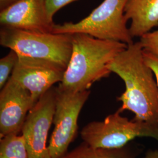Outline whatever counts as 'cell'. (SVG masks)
<instances>
[{
    "label": "cell",
    "mask_w": 158,
    "mask_h": 158,
    "mask_svg": "<svg viewBox=\"0 0 158 158\" xmlns=\"http://www.w3.org/2000/svg\"><path fill=\"white\" fill-rule=\"evenodd\" d=\"M124 83L125 91L117 100L121 113L130 111L135 120L158 127V85L152 70L145 62L140 42L128 45L108 65Z\"/></svg>",
    "instance_id": "1"
},
{
    "label": "cell",
    "mask_w": 158,
    "mask_h": 158,
    "mask_svg": "<svg viewBox=\"0 0 158 158\" xmlns=\"http://www.w3.org/2000/svg\"><path fill=\"white\" fill-rule=\"evenodd\" d=\"M72 35V51L59 87L72 91L89 90L94 83L108 77V65L128 45L98 39L87 34Z\"/></svg>",
    "instance_id": "2"
},
{
    "label": "cell",
    "mask_w": 158,
    "mask_h": 158,
    "mask_svg": "<svg viewBox=\"0 0 158 158\" xmlns=\"http://www.w3.org/2000/svg\"><path fill=\"white\" fill-rule=\"evenodd\" d=\"M0 45L19 56L52 63L66 70L72 51V35L1 27Z\"/></svg>",
    "instance_id": "3"
},
{
    "label": "cell",
    "mask_w": 158,
    "mask_h": 158,
    "mask_svg": "<svg viewBox=\"0 0 158 158\" xmlns=\"http://www.w3.org/2000/svg\"><path fill=\"white\" fill-rule=\"evenodd\" d=\"M128 0H104L90 14L77 23L55 24L53 33L87 34L94 38L123 42H134L127 26L125 8Z\"/></svg>",
    "instance_id": "4"
},
{
    "label": "cell",
    "mask_w": 158,
    "mask_h": 158,
    "mask_svg": "<svg viewBox=\"0 0 158 158\" xmlns=\"http://www.w3.org/2000/svg\"><path fill=\"white\" fill-rule=\"evenodd\" d=\"M83 142L94 148L119 149L136 138H151L158 142V127L134 119H129L117 111L102 121H92L80 132Z\"/></svg>",
    "instance_id": "5"
},
{
    "label": "cell",
    "mask_w": 158,
    "mask_h": 158,
    "mask_svg": "<svg viewBox=\"0 0 158 158\" xmlns=\"http://www.w3.org/2000/svg\"><path fill=\"white\" fill-rule=\"evenodd\" d=\"M90 94L89 90L75 92L57 87L54 129L48 144L51 158H61L67 153L77 134L79 114Z\"/></svg>",
    "instance_id": "6"
},
{
    "label": "cell",
    "mask_w": 158,
    "mask_h": 158,
    "mask_svg": "<svg viewBox=\"0 0 158 158\" xmlns=\"http://www.w3.org/2000/svg\"><path fill=\"white\" fill-rule=\"evenodd\" d=\"M56 87H52L31 109L23 125V136L29 158H51L48 136L56 108Z\"/></svg>",
    "instance_id": "7"
},
{
    "label": "cell",
    "mask_w": 158,
    "mask_h": 158,
    "mask_svg": "<svg viewBox=\"0 0 158 158\" xmlns=\"http://www.w3.org/2000/svg\"><path fill=\"white\" fill-rule=\"evenodd\" d=\"M35 103L29 91L10 77L0 92V137L19 134Z\"/></svg>",
    "instance_id": "8"
},
{
    "label": "cell",
    "mask_w": 158,
    "mask_h": 158,
    "mask_svg": "<svg viewBox=\"0 0 158 158\" xmlns=\"http://www.w3.org/2000/svg\"><path fill=\"white\" fill-rule=\"evenodd\" d=\"M64 72L52 63L19 56L10 77L28 90L36 102L55 84L62 81Z\"/></svg>",
    "instance_id": "9"
},
{
    "label": "cell",
    "mask_w": 158,
    "mask_h": 158,
    "mask_svg": "<svg viewBox=\"0 0 158 158\" xmlns=\"http://www.w3.org/2000/svg\"><path fill=\"white\" fill-rule=\"evenodd\" d=\"M1 27L53 32L55 23L47 10L46 0H21L0 11Z\"/></svg>",
    "instance_id": "10"
},
{
    "label": "cell",
    "mask_w": 158,
    "mask_h": 158,
    "mask_svg": "<svg viewBox=\"0 0 158 158\" xmlns=\"http://www.w3.org/2000/svg\"><path fill=\"white\" fill-rule=\"evenodd\" d=\"M125 17L131 21L129 30L132 38H140L158 26V0H128Z\"/></svg>",
    "instance_id": "11"
},
{
    "label": "cell",
    "mask_w": 158,
    "mask_h": 158,
    "mask_svg": "<svg viewBox=\"0 0 158 158\" xmlns=\"http://www.w3.org/2000/svg\"><path fill=\"white\" fill-rule=\"evenodd\" d=\"M61 158H135V153L128 147L107 149L94 148L83 142Z\"/></svg>",
    "instance_id": "12"
},
{
    "label": "cell",
    "mask_w": 158,
    "mask_h": 158,
    "mask_svg": "<svg viewBox=\"0 0 158 158\" xmlns=\"http://www.w3.org/2000/svg\"><path fill=\"white\" fill-rule=\"evenodd\" d=\"M0 139V158H29L22 135L11 134Z\"/></svg>",
    "instance_id": "13"
},
{
    "label": "cell",
    "mask_w": 158,
    "mask_h": 158,
    "mask_svg": "<svg viewBox=\"0 0 158 158\" xmlns=\"http://www.w3.org/2000/svg\"><path fill=\"white\" fill-rule=\"evenodd\" d=\"M19 59V56L15 51L10 52L0 59V88L2 89L10 78Z\"/></svg>",
    "instance_id": "14"
},
{
    "label": "cell",
    "mask_w": 158,
    "mask_h": 158,
    "mask_svg": "<svg viewBox=\"0 0 158 158\" xmlns=\"http://www.w3.org/2000/svg\"><path fill=\"white\" fill-rule=\"evenodd\" d=\"M139 42L143 51L158 57V30L143 35Z\"/></svg>",
    "instance_id": "15"
},
{
    "label": "cell",
    "mask_w": 158,
    "mask_h": 158,
    "mask_svg": "<svg viewBox=\"0 0 158 158\" xmlns=\"http://www.w3.org/2000/svg\"><path fill=\"white\" fill-rule=\"evenodd\" d=\"M77 0H46L48 14L53 19L55 14L63 7Z\"/></svg>",
    "instance_id": "16"
},
{
    "label": "cell",
    "mask_w": 158,
    "mask_h": 158,
    "mask_svg": "<svg viewBox=\"0 0 158 158\" xmlns=\"http://www.w3.org/2000/svg\"><path fill=\"white\" fill-rule=\"evenodd\" d=\"M143 57L145 63L152 70L158 85V57L143 49Z\"/></svg>",
    "instance_id": "17"
},
{
    "label": "cell",
    "mask_w": 158,
    "mask_h": 158,
    "mask_svg": "<svg viewBox=\"0 0 158 158\" xmlns=\"http://www.w3.org/2000/svg\"><path fill=\"white\" fill-rule=\"evenodd\" d=\"M21 0H0V11L13 6Z\"/></svg>",
    "instance_id": "18"
},
{
    "label": "cell",
    "mask_w": 158,
    "mask_h": 158,
    "mask_svg": "<svg viewBox=\"0 0 158 158\" xmlns=\"http://www.w3.org/2000/svg\"><path fill=\"white\" fill-rule=\"evenodd\" d=\"M142 158H158V150L150 149L145 153L143 157Z\"/></svg>",
    "instance_id": "19"
}]
</instances>
